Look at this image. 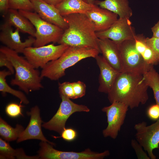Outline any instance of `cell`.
Here are the masks:
<instances>
[{"label":"cell","mask_w":159,"mask_h":159,"mask_svg":"<svg viewBox=\"0 0 159 159\" xmlns=\"http://www.w3.org/2000/svg\"><path fill=\"white\" fill-rule=\"evenodd\" d=\"M153 36L159 38V21L151 28Z\"/></svg>","instance_id":"37"},{"label":"cell","mask_w":159,"mask_h":159,"mask_svg":"<svg viewBox=\"0 0 159 159\" xmlns=\"http://www.w3.org/2000/svg\"><path fill=\"white\" fill-rule=\"evenodd\" d=\"M85 14L94 24L96 32L107 30L118 19L116 14L95 4Z\"/></svg>","instance_id":"17"},{"label":"cell","mask_w":159,"mask_h":159,"mask_svg":"<svg viewBox=\"0 0 159 159\" xmlns=\"http://www.w3.org/2000/svg\"><path fill=\"white\" fill-rule=\"evenodd\" d=\"M95 58L100 70L98 91L100 92L107 94L111 90L119 72L111 67L102 56L98 55Z\"/></svg>","instance_id":"18"},{"label":"cell","mask_w":159,"mask_h":159,"mask_svg":"<svg viewBox=\"0 0 159 159\" xmlns=\"http://www.w3.org/2000/svg\"><path fill=\"white\" fill-rule=\"evenodd\" d=\"M39 145L38 155L41 159H103L110 155L108 150L97 153L89 148L79 152L60 151L54 149L49 143L42 141Z\"/></svg>","instance_id":"9"},{"label":"cell","mask_w":159,"mask_h":159,"mask_svg":"<svg viewBox=\"0 0 159 159\" xmlns=\"http://www.w3.org/2000/svg\"><path fill=\"white\" fill-rule=\"evenodd\" d=\"M131 144L135 152L138 159H150L148 155L144 151L143 147L136 140L132 139L131 141Z\"/></svg>","instance_id":"31"},{"label":"cell","mask_w":159,"mask_h":159,"mask_svg":"<svg viewBox=\"0 0 159 159\" xmlns=\"http://www.w3.org/2000/svg\"><path fill=\"white\" fill-rule=\"evenodd\" d=\"M21 107V104L19 105L14 102L10 103L6 107V113L8 116L13 118L22 116Z\"/></svg>","instance_id":"29"},{"label":"cell","mask_w":159,"mask_h":159,"mask_svg":"<svg viewBox=\"0 0 159 159\" xmlns=\"http://www.w3.org/2000/svg\"><path fill=\"white\" fill-rule=\"evenodd\" d=\"M100 53L106 62L118 72L123 71L122 62L118 43L108 39H98Z\"/></svg>","instance_id":"16"},{"label":"cell","mask_w":159,"mask_h":159,"mask_svg":"<svg viewBox=\"0 0 159 159\" xmlns=\"http://www.w3.org/2000/svg\"><path fill=\"white\" fill-rule=\"evenodd\" d=\"M123 67L122 72L143 75L153 65L147 64L137 50L134 40H128L118 43Z\"/></svg>","instance_id":"8"},{"label":"cell","mask_w":159,"mask_h":159,"mask_svg":"<svg viewBox=\"0 0 159 159\" xmlns=\"http://www.w3.org/2000/svg\"><path fill=\"white\" fill-rule=\"evenodd\" d=\"M148 87L143 75L122 72L118 73L107 93L108 99L111 103L121 102L132 109L147 102Z\"/></svg>","instance_id":"1"},{"label":"cell","mask_w":159,"mask_h":159,"mask_svg":"<svg viewBox=\"0 0 159 159\" xmlns=\"http://www.w3.org/2000/svg\"><path fill=\"white\" fill-rule=\"evenodd\" d=\"M74 95V99L84 96L86 93V85L85 83L80 81L72 82Z\"/></svg>","instance_id":"30"},{"label":"cell","mask_w":159,"mask_h":159,"mask_svg":"<svg viewBox=\"0 0 159 159\" xmlns=\"http://www.w3.org/2000/svg\"><path fill=\"white\" fill-rule=\"evenodd\" d=\"M59 95H62L70 99H74L72 82H65L59 84Z\"/></svg>","instance_id":"28"},{"label":"cell","mask_w":159,"mask_h":159,"mask_svg":"<svg viewBox=\"0 0 159 159\" xmlns=\"http://www.w3.org/2000/svg\"><path fill=\"white\" fill-rule=\"evenodd\" d=\"M9 0H0V11L4 16H5L8 10Z\"/></svg>","instance_id":"36"},{"label":"cell","mask_w":159,"mask_h":159,"mask_svg":"<svg viewBox=\"0 0 159 159\" xmlns=\"http://www.w3.org/2000/svg\"><path fill=\"white\" fill-rule=\"evenodd\" d=\"M143 76L146 84L152 89L156 104L159 106V74L153 66Z\"/></svg>","instance_id":"25"},{"label":"cell","mask_w":159,"mask_h":159,"mask_svg":"<svg viewBox=\"0 0 159 159\" xmlns=\"http://www.w3.org/2000/svg\"></svg>","instance_id":"40"},{"label":"cell","mask_w":159,"mask_h":159,"mask_svg":"<svg viewBox=\"0 0 159 159\" xmlns=\"http://www.w3.org/2000/svg\"><path fill=\"white\" fill-rule=\"evenodd\" d=\"M98 39H108L117 43L128 40H134L136 34L130 19L119 18L107 30L96 32Z\"/></svg>","instance_id":"12"},{"label":"cell","mask_w":159,"mask_h":159,"mask_svg":"<svg viewBox=\"0 0 159 159\" xmlns=\"http://www.w3.org/2000/svg\"><path fill=\"white\" fill-rule=\"evenodd\" d=\"M18 11L30 21L35 28L34 47L44 46L51 42L57 43L64 32L63 29L44 20L35 12L24 10Z\"/></svg>","instance_id":"5"},{"label":"cell","mask_w":159,"mask_h":159,"mask_svg":"<svg viewBox=\"0 0 159 159\" xmlns=\"http://www.w3.org/2000/svg\"><path fill=\"white\" fill-rule=\"evenodd\" d=\"M62 16L68 27L64 30L58 44L90 47L100 52L94 25L85 14L74 13Z\"/></svg>","instance_id":"2"},{"label":"cell","mask_w":159,"mask_h":159,"mask_svg":"<svg viewBox=\"0 0 159 159\" xmlns=\"http://www.w3.org/2000/svg\"><path fill=\"white\" fill-rule=\"evenodd\" d=\"M69 46L64 44H53L39 47H29L24 50L25 58L36 68L42 69L49 62L59 58Z\"/></svg>","instance_id":"6"},{"label":"cell","mask_w":159,"mask_h":159,"mask_svg":"<svg viewBox=\"0 0 159 159\" xmlns=\"http://www.w3.org/2000/svg\"><path fill=\"white\" fill-rule=\"evenodd\" d=\"M111 104L102 109L106 114L107 123V126L102 133L104 137H110L115 139L124 123L129 108L120 102L114 101Z\"/></svg>","instance_id":"11"},{"label":"cell","mask_w":159,"mask_h":159,"mask_svg":"<svg viewBox=\"0 0 159 159\" xmlns=\"http://www.w3.org/2000/svg\"><path fill=\"white\" fill-rule=\"evenodd\" d=\"M100 53L99 50L92 47L69 46L59 58L49 62L42 69L41 77L52 80H58L65 75L67 69L82 59L95 58Z\"/></svg>","instance_id":"4"},{"label":"cell","mask_w":159,"mask_h":159,"mask_svg":"<svg viewBox=\"0 0 159 159\" xmlns=\"http://www.w3.org/2000/svg\"><path fill=\"white\" fill-rule=\"evenodd\" d=\"M48 4L56 6L61 3L63 0H42Z\"/></svg>","instance_id":"38"},{"label":"cell","mask_w":159,"mask_h":159,"mask_svg":"<svg viewBox=\"0 0 159 159\" xmlns=\"http://www.w3.org/2000/svg\"><path fill=\"white\" fill-rule=\"evenodd\" d=\"M5 16L6 20L12 26L21 32L27 33L35 37V27L30 21L21 15L17 10L9 9Z\"/></svg>","instance_id":"20"},{"label":"cell","mask_w":159,"mask_h":159,"mask_svg":"<svg viewBox=\"0 0 159 159\" xmlns=\"http://www.w3.org/2000/svg\"><path fill=\"white\" fill-rule=\"evenodd\" d=\"M145 39L143 34H136L135 39L136 48L147 64L150 65H157L159 60L147 45Z\"/></svg>","instance_id":"22"},{"label":"cell","mask_w":159,"mask_h":159,"mask_svg":"<svg viewBox=\"0 0 159 159\" xmlns=\"http://www.w3.org/2000/svg\"><path fill=\"white\" fill-rule=\"evenodd\" d=\"M28 114L30 116L29 122L17 139V142L20 143L28 140L37 139L55 145V143L47 140L42 133V121L39 107L35 106L32 107Z\"/></svg>","instance_id":"14"},{"label":"cell","mask_w":159,"mask_h":159,"mask_svg":"<svg viewBox=\"0 0 159 159\" xmlns=\"http://www.w3.org/2000/svg\"><path fill=\"white\" fill-rule=\"evenodd\" d=\"M148 46L151 49L159 60V38L152 37L145 39Z\"/></svg>","instance_id":"32"},{"label":"cell","mask_w":159,"mask_h":159,"mask_svg":"<svg viewBox=\"0 0 159 159\" xmlns=\"http://www.w3.org/2000/svg\"><path fill=\"white\" fill-rule=\"evenodd\" d=\"M94 5L87 4L83 0H63L55 6L63 16L74 13L85 14Z\"/></svg>","instance_id":"21"},{"label":"cell","mask_w":159,"mask_h":159,"mask_svg":"<svg viewBox=\"0 0 159 159\" xmlns=\"http://www.w3.org/2000/svg\"><path fill=\"white\" fill-rule=\"evenodd\" d=\"M12 74L9 71L3 70L0 71V91L4 95L6 93H10L19 98L21 103L27 105L29 101L23 92L14 90L7 83L6 77Z\"/></svg>","instance_id":"23"},{"label":"cell","mask_w":159,"mask_h":159,"mask_svg":"<svg viewBox=\"0 0 159 159\" xmlns=\"http://www.w3.org/2000/svg\"><path fill=\"white\" fill-rule=\"evenodd\" d=\"M24 130L22 125L17 124L13 127L0 117V135L4 140L8 142L17 140Z\"/></svg>","instance_id":"24"},{"label":"cell","mask_w":159,"mask_h":159,"mask_svg":"<svg viewBox=\"0 0 159 159\" xmlns=\"http://www.w3.org/2000/svg\"><path fill=\"white\" fill-rule=\"evenodd\" d=\"M12 26L6 20L0 26V41L5 46L16 52L23 53L26 47L33 45L35 39L30 36L22 42L19 35L20 31L13 30Z\"/></svg>","instance_id":"13"},{"label":"cell","mask_w":159,"mask_h":159,"mask_svg":"<svg viewBox=\"0 0 159 159\" xmlns=\"http://www.w3.org/2000/svg\"><path fill=\"white\" fill-rule=\"evenodd\" d=\"M60 137H54L55 138H62L65 140L71 142L77 138V133L76 131L72 128H65L61 134Z\"/></svg>","instance_id":"33"},{"label":"cell","mask_w":159,"mask_h":159,"mask_svg":"<svg viewBox=\"0 0 159 159\" xmlns=\"http://www.w3.org/2000/svg\"><path fill=\"white\" fill-rule=\"evenodd\" d=\"M0 52L4 53L13 65L15 75L11 81V85L18 86L26 94L43 88L40 73L26 58L5 46L0 47Z\"/></svg>","instance_id":"3"},{"label":"cell","mask_w":159,"mask_h":159,"mask_svg":"<svg viewBox=\"0 0 159 159\" xmlns=\"http://www.w3.org/2000/svg\"><path fill=\"white\" fill-rule=\"evenodd\" d=\"M0 67H6L12 74L15 72L14 69L11 62L3 53L0 52Z\"/></svg>","instance_id":"34"},{"label":"cell","mask_w":159,"mask_h":159,"mask_svg":"<svg viewBox=\"0 0 159 159\" xmlns=\"http://www.w3.org/2000/svg\"><path fill=\"white\" fill-rule=\"evenodd\" d=\"M9 9L32 11L33 7L30 0H9Z\"/></svg>","instance_id":"27"},{"label":"cell","mask_w":159,"mask_h":159,"mask_svg":"<svg viewBox=\"0 0 159 159\" xmlns=\"http://www.w3.org/2000/svg\"><path fill=\"white\" fill-rule=\"evenodd\" d=\"M95 4L116 14L119 18L130 19L132 15L128 0H96Z\"/></svg>","instance_id":"19"},{"label":"cell","mask_w":159,"mask_h":159,"mask_svg":"<svg viewBox=\"0 0 159 159\" xmlns=\"http://www.w3.org/2000/svg\"><path fill=\"white\" fill-rule=\"evenodd\" d=\"M20 148H13L7 141L0 138V158L18 159Z\"/></svg>","instance_id":"26"},{"label":"cell","mask_w":159,"mask_h":159,"mask_svg":"<svg viewBox=\"0 0 159 159\" xmlns=\"http://www.w3.org/2000/svg\"><path fill=\"white\" fill-rule=\"evenodd\" d=\"M147 115L152 120H157L159 119V106L156 104L150 106L147 110Z\"/></svg>","instance_id":"35"},{"label":"cell","mask_w":159,"mask_h":159,"mask_svg":"<svg viewBox=\"0 0 159 159\" xmlns=\"http://www.w3.org/2000/svg\"><path fill=\"white\" fill-rule=\"evenodd\" d=\"M136 140L146 152L151 159H155L153 150L158 148L159 144V119L152 124L147 126L144 121L135 124Z\"/></svg>","instance_id":"10"},{"label":"cell","mask_w":159,"mask_h":159,"mask_svg":"<svg viewBox=\"0 0 159 159\" xmlns=\"http://www.w3.org/2000/svg\"><path fill=\"white\" fill-rule=\"evenodd\" d=\"M59 95L62 101L58 110L52 117L48 122L44 123L42 126L61 134L66 128L67 120L72 114L77 112H88L90 109L85 105L74 103L63 95Z\"/></svg>","instance_id":"7"},{"label":"cell","mask_w":159,"mask_h":159,"mask_svg":"<svg viewBox=\"0 0 159 159\" xmlns=\"http://www.w3.org/2000/svg\"><path fill=\"white\" fill-rule=\"evenodd\" d=\"M86 3L90 4H95L96 0H83Z\"/></svg>","instance_id":"39"},{"label":"cell","mask_w":159,"mask_h":159,"mask_svg":"<svg viewBox=\"0 0 159 159\" xmlns=\"http://www.w3.org/2000/svg\"><path fill=\"white\" fill-rule=\"evenodd\" d=\"M34 10L44 20L54 24L65 30L68 25L63 17L54 6L42 0H30Z\"/></svg>","instance_id":"15"}]
</instances>
